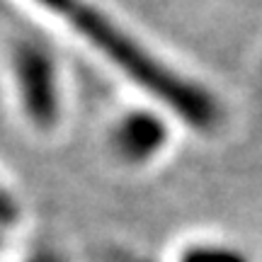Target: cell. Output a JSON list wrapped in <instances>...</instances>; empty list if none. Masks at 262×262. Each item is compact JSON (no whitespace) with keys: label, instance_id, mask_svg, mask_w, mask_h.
<instances>
[{"label":"cell","instance_id":"4","mask_svg":"<svg viewBox=\"0 0 262 262\" xmlns=\"http://www.w3.org/2000/svg\"><path fill=\"white\" fill-rule=\"evenodd\" d=\"M178 262H255L248 250L226 241H196L185 245Z\"/></svg>","mask_w":262,"mask_h":262},{"label":"cell","instance_id":"2","mask_svg":"<svg viewBox=\"0 0 262 262\" xmlns=\"http://www.w3.org/2000/svg\"><path fill=\"white\" fill-rule=\"evenodd\" d=\"M12 102L19 119L37 136H54L66 122V80L58 54L47 39L17 32L5 47Z\"/></svg>","mask_w":262,"mask_h":262},{"label":"cell","instance_id":"1","mask_svg":"<svg viewBox=\"0 0 262 262\" xmlns=\"http://www.w3.org/2000/svg\"><path fill=\"white\" fill-rule=\"evenodd\" d=\"M93 49L104 63L163 107L178 124L199 136H211L226 124V104L206 83L178 71L112 15L100 0H29Z\"/></svg>","mask_w":262,"mask_h":262},{"label":"cell","instance_id":"7","mask_svg":"<svg viewBox=\"0 0 262 262\" xmlns=\"http://www.w3.org/2000/svg\"><path fill=\"white\" fill-rule=\"evenodd\" d=\"M5 233H8V231H5V228H0V250H3V245H5Z\"/></svg>","mask_w":262,"mask_h":262},{"label":"cell","instance_id":"6","mask_svg":"<svg viewBox=\"0 0 262 262\" xmlns=\"http://www.w3.org/2000/svg\"><path fill=\"white\" fill-rule=\"evenodd\" d=\"M27 262H63L54 250H37V253L27 257Z\"/></svg>","mask_w":262,"mask_h":262},{"label":"cell","instance_id":"3","mask_svg":"<svg viewBox=\"0 0 262 262\" xmlns=\"http://www.w3.org/2000/svg\"><path fill=\"white\" fill-rule=\"evenodd\" d=\"M172 124L175 119L158 104H129L110 119L104 143L119 165L129 170H143L168 153L175 134Z\"/></svg>","mask_w":262,"mask_h":262},{"label":"cell","instance_id":"5","mask_svg":"<svg viewBox=\"0 0 262 262\" xmlns=\"http://www.w3.org/2000/svg\"><path fill=\"white\" fill-rule=\"evenodd\" d=\"M22 221V202L17 199V194L12 192L5 180L0 178V228H15Z\"/></svg>","mask_w":262,"mask_h":262}]
</instances>
